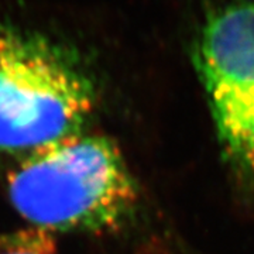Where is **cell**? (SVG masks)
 Returning a JSON list of instances; mask_svg holds the SVG:
<instances>
[{"label": "cell", "mask_w": 254, "mask_h": 254, "mask_svg": "<svg viewBox=\"0 0 254 254\" xmlns=\"http://www.w3.org/2000/svg\"><path fill=\"white\" fill-rule=\"evenodd\" d=\"M193 63L230 161L254 173V4L212 13L200 28Z\"/></svg>", "instance_id": "3957f363"}, {"label": "cell", "mask_w": 254, "mask_h": 254, "mask_svg": "<svg viewBox=\"0 0 254 254\" xmlns=\"http://www.w3.org/2000/svg\"><path fill=\"white\" fill-rule=\"evenodd\" d=\"M95 108L93 81L72 53L0 26V154L20 160L79 133Z\"/></svg>", "instance_id": "7a4b0ae2"}, {"label": "cell", "mask_w": 254, "mask_h": 254, "mask_svg": "<svg viewBox=\"0 0 254 254\" xmlns=\"http://www.w3.org/2000/svg\"><path fill=\"white\" fill-rule=\"evenodd\" d=\"M0 254H43V253L28 252V250H14V252H6V253H0Z\"/></svg>", "instance_id": "277c9868"}, {"label": "cell", "mask_w": 254, "mask_h": 254, "mask_svg": "<svg viewBox=\"0 0 254 254\" xmlns=\"http://www.w3.org/2000/svg\"><path fill=\"white\" fill-rule=\"evenodd\" d=\"M7 195L31 225L106 232L130 215L137 188L118 145L82 130L20 158L9 174Z\"/></svg>", "instance_id": "6da1fadb"}]
</instances>
